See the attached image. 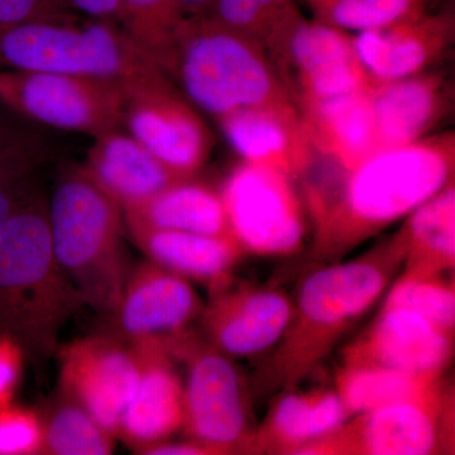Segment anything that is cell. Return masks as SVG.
Instances as JSON below:
<instances>
[{
  "label": "cell",
  "mask_w": 455,
  "mask_h": 455,
  "mask_svg": "<svg viewBox=\"0 0 455 455\" xmlns=\"http://www.w3.org/2000/svg\"><path fill=\"white\" fill-rule=\"evenodd\" d=\"M171 355L188 370L182 427L188 438L215 455L247 454L252 411L247 383L235 364L193 331L172 344Z\"/></svg>",
  "instance_id": "8"
},
{
  "label": "cell",
  "mask_w": 455,
  "mask_h": 455,
  "mask_svg": "<svg viewBox=\"0 0 455 455\" xmlns=\"http://www.w3.org/2000/svg\"><path fill=\"white\" fill-rule=\"evenodd\" d=\"M259 42L298 110L376 86L359 59L355 35L304 16L296 3L272 20Z\"/></svg>",
  "instance_id": "7"
},
{
  "label": "cell",
  "mask_w": 455,
  "mask_h": 455,
  "mask_svg": "<svg viewBox=\"0 0 455 455\" xmlns=\"http://www.w3.org/2000/svg\"><path fill=\"white\" fill-rule=\"evenodd\" d=\"M311 17L353 33L371 31L440 8L442 0H302Z\"/></svg>",
  "instance_id": "31"
},
{
  "label": "cell",
  "mask_w": 455,
  "mask_h": 455,
  "mask_svg": "<svg viewBox=\"0 0 455 455\" xmlns=\"http://www.w3.org/2000/svg\"><path fill=\"white\" fill-rule=\"evenodd\" d=\"M0 68L122 82L160 68L116 23L97 20L0 26Z\"/></svg>",
  "instance_id": "6"
},
{
  "label": "cell",
  "mask_w": 455,
  "mask_h": 455,
  "mask_svg": "<svg viewBox=\"0 0 455 455\" xmlns=\"http://www.w3.org/2000/svg\"><path fill=\"white\" fill-rule=\"evenodd\" d=\"M349 415L331 388L283 391L253 431L247 454H296L338 429Z\"/></svg>",
  "instance_id": "23"
},
{
  "label": "cell",
  "mask_w": 455,
  "mask_h": 455,
  "mask_svg": "<svg viewBox=\"0 0 455 455\" xmlns=\"http://www.w3.org/2000/svg\"><path fill=\"white\" fill-rule=\"evenodd\" d=\"M31 131V128L26 127L14 116L13 112L0 104V149L26 136Z\"/></svg>",
  "instance_id": "38"
},
{
  "label": "cell",
  "mask_w": 455,
  "mask_h": 455,
  "mask_svg": "<svg viewBox=\"0 0 455 455\" xmlns=\"http://www.w3.org/2000/svg\"><path fill=\"white\" fill-rule=\"evenodd\" d=\"M443 276L444 275L423 280H395L382 305L383 309L397 307L414 311L443 331L454 334V281L444 280Z\"/></svg>",
  "instance_id": "32"
},
{
  "label": "cell",
  "mask_w": 455,
  "mask_h": 455,
  "mask_svg": "<svg viewBox=\"0 0 455 455\" xmlns=\"http://www.w3.org/2000/svg\"><path fill=\"white\" fill-rule=\"evenodd\" d=\"M454 392L434 401H403L352 416L299 455L454 453Z\"/></svg>",
  "instance_id": "11"
},
{
  "label": "cell",
  "mask_w": 455,
  "mask_h": 455,
  "mask_svg": "<svg viewBox=\"0 0 455 455\" xmlns=\"http://www.w3.org/2000/svg\"><path fill=\"white\" fill-rule=\"evenodd\" d=\"M400 229L405 259L398 281L442 276L455 266V181L421 204Z\"/></svg>",
  "instance_id": "25"
},
{
  "label": "cell",
  "mask_w": 455,
  "mask_h": 455,
  "mask_svg": "<svg viewBox=\"0 0 455 455\" xmlns=\"http://www.w3.org/2000/svg\"><path fill=\"white\" fill-rule=\"evenodd\" d=\"M42 448L40 412L13 403L0 409V455H37Z\"/></svg>",
  "instance_id": "34"
},
{
  "label": "cell",
  "mask_w": 455,
  "mask_h": 455,
  "mask_svg": "<svg viewBox=\"0 0 455 455\" xmlns=\"http://www.w3.org/2000/svg\"><path fill=\"white\" fill-rule=\"evenodd\" d=\"M371 92L326 99L299 110L314 152L335 169H355L377 152Z\"/></svg>",
  "instance_id": "24"
},
{
  "label": "cell",
  "mask_w": 455,
  "mask_h": 455,
  "mask_svg": "<svg viewBox=\"0 0 455 455\" xmlns=\"http://www.w3.org/2000/svg\"><path fill=\"white\" fill-rule=\"evenodd\" d=\"M52 154L35 131L0 149V224L41 196L42 171Z\"/></svg>",
  "instance_id": "30"
},
{
  "label": "cell",
  "mask_w": 455,
  "mask_h": 455,
  "mask_svg": "<svg viewBox=\"0 0 455 455\" xmlns=\"http://www.w3.org/2000/svg\"><path fill=\"white\" fill-rule=\"evenodd\" d=\"M185 16L180 0H122L116 23L164 74Z\"/></svg>",
  "instance_id": "29"
},
{
  "label": "cell",
  "mask_w": 455,
  "mask_h": 455,
  "mask_svg": "<svg viewBox=\"0 0 455 455\" xmlns=\"http://www.w3.org/2000/svg\"><path fill=\"white\" fill-rule=\"evenodd\" d=\"M296 0H212L199 16L259 41L266 28Z\"/></svg>",
  "instance_id": "33"
},
{
  "label": "cell",
  "mask_w": 455,
  "mask_h": 455,
  "mask_svg": "<svg viewBox=\"0 0 455 455\" xmlns=\"http://www.w3.org/2000/svg\"><path fill=\"white\" fill-rule=\"evenodd\" d=\"M377 151L431 136L454 107V84L431 68L414 76L377 84L371 92Z\"/></svg>",
  "instance_id": "18"
},
{
  "label": "cell",
  "mask_w": 455,
  "mask_h": 455,
  "mask_svg": "<svg viewBox=\"0 0 455 455\" xmlns=\"http://www.w3.org/2000/svg\"><path fill=\"white\" fill-rule=\"evenodd\" d=\"M60 392L118 439L123 416L139 388L140 358L118 335L92 334L59 347Z\"/></svg>",
  "instance_id": "13"
},
{
  "label": "cell",
  "mask_w": 455,
  "mask_h": 455,
  "mask_svg": "<svg viewBox=\"0 0 455 455\" xmlns=\"http://www.w3.org/2000/svg\"><path fill=\"white\" fill-rule=\"evenodd\" d=\"M26 358L25 350L16 340L0 335V409L13 403Z\"/></svg>",
  "instance_id": "36"
},
{
  "label": "cell",
  "mask_w": 455,
  "mask_h": 455,
  "mask_svg": "<svg viewBox=\"0 0 455 455\" xmlns=\"http://www.w3.org/2000/svg\"><path fill=\"white\" fill-rule=\"evenodd\" d=\"M41 419L44 425L42 454L109 455L116 448V436L104 429L79 403L60 391Z\"/></svg>",
  "instance_id": "28"
},
{
  "label": "cell",
  "mask_w": 455,
  "mask_h": 455,
  "mask_svg": "<svg viewBox=\"0 0 455 455\" xmlns=\"http://www.w3.org/2000/svg\"><path fill=\"white\" fill-rule=\"evenodd\" d=\"M403 259L405 242L397 229L358 259L320 265L310 272L292 301L289 326L257 373V387L266 392L295 388L381 298Z\"/></svg>",
  "instance_id": "2"
},
{
  "label": "cell",
  "mask_w": 455,
  "mask_h": 455,
  "mask_svg": "<svg viewBox=\"0 0 455 455\" xmlns=\"http://www.w3.org/2000/svg\"><path fill=\"white\" fill-rule=\"evenodd\" d=\"M454 42L455 16L448 7L355 35L359 59L376 85L431 70Z\"/></svg>",
  "instance_id": "17"
},
{
  "label": "cell",
  "mask_w": 455,
  "mask_h": 455,
  "mask_svg": "<svg viewBox=\"0 0 455 455\" xmlns=\"http://www.w3.org/2000/svg\"><path fill=\"white\" fill-rule=\"evenodd\" d=\"M295 182L244 161L230 171L220 193L230 232L245 254L287 257L304 247L309 214Z\"/></svg>",
  "instance_id": "9"
},
{
  "label": "cell",
  "mask_w": 455,
  "mask_h": 455,
  "mask_svg": "<svg viewBox=\"0 0 455 455\" xmlns=\"http://www.w3.org/2000/svg\"><path fill=\"white\" fill-rule=\"evenodd\" d=\"M292 300L278 287L228 283L211 292L200 324L204 339L227 357H253L274 348L289 326Z\"/></svg>",
  "instance_id": "15"
},
{
  "label": "cell",
  "mask_w": 455,
  "mask_h": 455,
  "mask_svg": "<svg viewBox=\"0 0 455 455\" xmlns=\"http://www.w3.org/2000/svg\"><path fill=\"white\" fill-rule=\"evenodd\" d=\"M84 305L57 262L41 194L0 224V335L41 366L56 355L62 326Z\"/></svg>",
  "instance_id": "3"
},
{
  "label": "cell",
  "mask_w": 455,
  "mask_h": 455,
  "mask_svg": "<svg viewBox=\"0 0 455 455\" xmlns=\"http://www.w3.org/2000/svg\"><path fill=\"white\" fill-rule=\"evenodd\" d=\"M228 145L244 163L281 171L302 180L316 155L298 110L253 108L217 118Z\"/></svg>",
  "instance_id": "20"
},
{
  "label": "cell",
  "mask_w": 455,
  "mask_h": 455,
  "mask_svg": "<svg viewBox=\"0 0 455 455\" xmlns=\"http://www.w3.org/2000/svg\"><path fill=\"white\" fill-rule=\"evenodd\" d=\"M331 181L302 180L313 238L307 259L339 262L455 180V134L374 152Z\"/></svg>",
  "instance_id": "1"
},
{
  "label": "cell",
  "mask_w": 455,
  "mask_h": 455,
  "mask_svg": "<svg viewBox=\"0 0 455 455\" xmlns=\"http://www.w3.org/2000/svg\"><path fill=\"white\" fill-rule=\"evenodd\" d=\"M203 310L202 299L187 278L147 260L131 269L118 309L110 316L112 333L131 344L169 346L191 331Z\"/></svg>",
  "instance_id": "14"
},
{
  "label": "cell",
  "mask_w": 455,
  "mask_h": 455,
  "mask_svg": "<svg viewBox=\"0 0 455 455\" xmlns=\"http://www.w3.org/2000/svg\"><path fill=\"white\" fill-rule=\"evenodd\" d=\"M83 169L122 212L131 211L184 180L131 134L118 131L95 137Z\"/></svg>",
  "instance_id": "21"
},
{
  "label": "cell",
  "mask_w": 455,
  "mask_h": 455,
  "mask_svg": "<svg viewBox=\"0 0 455 455\" xmlns=\"http://www.w3.org/2000/svg\"><path fill=\"white\" fill-rule=\"evenodd\" d=\"M453 352L454 334L414 311L381 307L373 324L344 348L341 366L444 376Z\"/></svg>",
  "instance_id": "16"
},
{
  "label": "cell",
  "mask_w": 455,
  "mask_h": 455,
  "mask_svg": "<svg viewBox=\"0 0 455 455\" xmlns=\"http://www.w3.org/2000/svg\"><path fill=\"white\" fill-rule=\"evenodd\" d=\"M70 13H82L90 20L116 23L122 0H60ZM118 25V23H116Z\"/></svg>",
  "instance_id": "37"
},
{
  "label": "cell",
  "mask_w": 455,
  "mask_h": 455,
  "mask_svg": "<svg viewBox=\"0 0 455 455\" xmlns=\"http://www.w3.org/2000/svg\"><path fill=\"white\" fill-rule=\"evenodd\" d=\"M61 20H76V16L60 0H0V26Z\"/></svg>",
  "instance_id": "35"
},
{
  "label": "cell",
  "mask_w": 455,
  "mask_h": 455,
  "mask_svg": "<svg viewBox=\"0 0 455 455\" xmlns=\"http://www.w3.org/2000/svg\"><path fill=\"white\" fill-rule=\"evenodd\" d=\"M335 391L349 418L403 401H434L453 394L444 376L376 367L338 368Z\"/></svg>",
  "instance_id": "27"
},
{
  "label": "cell",
  "mask_w": 455,
  "mask_h": 455,
  "mask_svg": "<svg viewBox=\"0 0 455 455\" xmlns=\"http://www.w3.org/2000/svg\"><path fill=\"white\" fill-rule=\"evenodd\" d=\"M127 82L79 75L0 71V104L31 121L99 137L123 124Z\"/></svg>",
  "instance_id": "10"
},
{
  "label": "cell",
  "mask_w": 455,
  "mask_h": 455,
  "mask_svg": "<svg viewBox=\"0 0 455 455\" xmlns=\"http://www.w3.org/2000/svg\"><path fill=\"white\" fill-rule=\"evenodd\" d=\"M123 218L125 224L235 239L220 191L197 182L196 178L171 185L123 212Z\"/></svg>",
  "instance_id": "26"
},
{
  "label": "cell",
  "mask_w": 455,
  "mask_h": 455,
  "mask_svg": "<svg viewBox=\"0 0 455 455\" xmlns=\"http://www.w3.org/2000/svg\"><path fill=\"white\" fill-rule=\"evenodd\" d=\"M211 2L212 0H180V4L185 18H188L202 14Z\"/></svg>",
  "instance_id": "39"
},
{
  "label": "cell",
  "mask_w": 455,
  "mask_h": 455,
  "mask_svg": "<svg viewBox=\"0 0 455 455\" xmlns=\"http://www.w3.org/2000/svg\"><path fill=\"white\" fill-rule=\"evenodd\" d=\"M47 212L57 262L84 304L112 316L133 267L123 242L122 209L83 166L70 164L57 178Z\"/></svg>",
  "instance_id": "4"
},
{
  "label": "cell",
  "mask_w": 455,
  "mask_h": 455,
  "mask_svg": "<svg viewBox=\"0 0 455 455\" xmlns=\"http://www.w3.org/2000/svg\"><path fill=\"white\" fill-rule=\"evenodd\" d=\"M169 75L194 107L215 118L253 108L298 110L257 38L203 16L180 26Z\"/></svg>",
  "instance_id": "5"
},
{
  "label": "cell",
  "mask_w": 455,
  "mask_h": 455,
  "mask_svg": "<svg viewBox=\"0 0 455 455\" xmlns=\"http://www.w3.org/2000/svg\"><path fill=\"white\" fill-rule=\"evenodd\" d=\"M125 226L132 241L151 262L187 280L206 284L211 292L232 283L233 271L245 256L235 239Z\"/></svg>",
  "instance_id": "22"
},
{
  "label": "cell",
  "mask_w": 455,
  "mask_h": 455,
  "mask_svg": "<svg viewBox=\"0 0 455 455\" xmlns=\"http://www.w3.org/2000/svg\"><path fill=\"white\" fill-rule=\"evenodd\" d=\"M140 353L139 388L123 416L118 439L136 453L166 442L184 427V383L163 341L133 344Z\"/></svg>",
  "instance_id": "19"
},
{
  "label": "cell",
  "mask_w": 455,
  "mask_h": 455,
  "mask_svg": "<svg viewBox=\"0 0 455 455\" xmlns=\"http://www.w3.org/2000/svg\"><path fill=\"white\" fill-rule=\"evenodd\" d=\"M123 125L170 169L194 179L211 157L214 139L202 116L163 70L127 82Z\"/></svg>",
  "instance_id": "12"
}]
</instances>
